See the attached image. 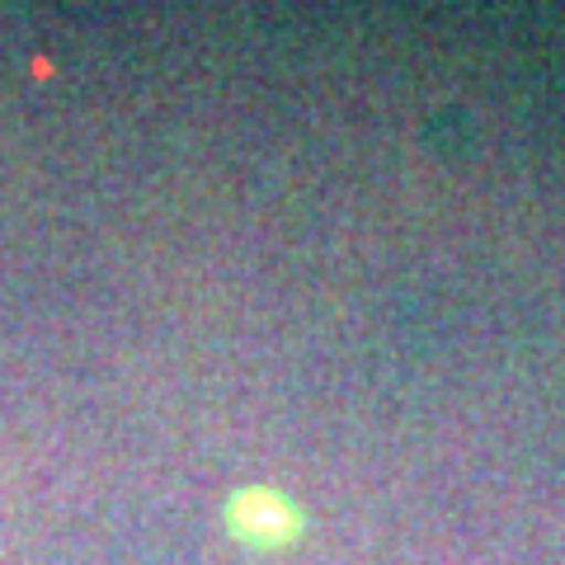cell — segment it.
Listing matches in <instances>:
<instances>
[{
  "instance_id": "obj_1",
  "label": "cell",
  "mask_w": 565,
  "mask_h": 565,
  "mask_svg": "<svg viewBox=\"0 0 565 565\" xmlns=\"http://www.w3.org/2000/svg\"><path fill=\"white\" fill-rule=\"evenodd\" d=\"M226 523L250 546H288L302 533V514L292 509V500H282L274 490H241L236 500L226 504Z\"/></svg>"
}]
</instances>
